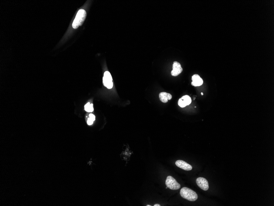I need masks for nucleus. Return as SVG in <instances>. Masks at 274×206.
<instances>
[{
    "label": "nucleus",
    "mask_w": 274,
    "mask_h": 206,
    "mask_svg": "<svg viewBox=\"0 0 274 206\" xmlns=\"http://www.w3.org/2000/svg\"><path fill=\"white\" fill-rule=\"evenodd\" d=\"M180 193L182 198L190 201H195L198 199V195L192 189L186 187L182 188L180 191Z\"/></svg>",
    "instance_id": "nucleus-1"
},
{
    "label": "nucleus",
    "mask_w": 274,
    "mask_h": 206,
    "mask_svg": "<svg viewBox=\"0 0 274 206\" xmlns=\"http://www.w3.org/2000/svg\"><path fill=\"white\" fill-rule=\"evenodd\" d=\"M86 12L84 10H79L77 15L72 24L73 28L76 29L79 27L81 26L84 21H85L86 17Z\"/></svg>",
    "instance_id": "nucleus-2"
},
{
    "label": "nucleus",
    "mask_w": 274,
    "mask_h": 206,
    "mask_svg": "<svg viewBox=\"0 0 274 206\" xmlns=\"http://www.w3.org/2000/svg\"><path fill=\"white\" fill-rule=\"evenodd\" d=\"M166 184L167 188L173 190H177L180 188L181 185L177 182L176 179L171 176L167 177L166 181Z\"/></svg>",
    "instance_id": "nucleus-3"
},
{
    "label": "nucleus",
    "mask_w": 274,
    "mask_h": 206,
    "mask_svg": "<svg viewBox=\"0 0 274 206\" xmlns=\"http://www.w3.org/2000/svg\"><path fill=\"white\" fill-rule=\"evenodd\" d=\"M104 85L108 89L112 88L113 83L112 77L109 72L106 71L104 74L103 78Z\"/></svg>",
    "instance_id": "nucleus-4"
},
{
    "label": "nucleus",
    "mask_w": 274,
    "mask_h": 206,
    "mask_svg": "<svg viewBox=\"0 0 274 206\" xmlns=\"http://www.w3.org/2000/svg\"><path fill=\"white\" fill-rule=\"evenodd\" d=\"M196 183L198 187L203 190L207 191L209 189V183L205 178L199 177L196 179Z\"/></svg>",
    "instance_id": "nucleus-5"
},
{
    "label": "nucleus",
    "mask_w": 274,
    "mask_h": 206,
    "mask_svg": "<svg viewBox=\"0 0 274 206\" xmlns=\"http://www.w3.org/2000/svg\"><path fill=\"white\" fill-rule=\"evenodd\" d=\"M191 102L192 100L190 97L188 95H185L179 99L178 105L181 107H185L187 105H190Z\"/></svg>",
    "instance_id": "nucleus-6"
},
{
    "label": "nucleus",
    "mask_w": 274,
    "mask_h": 206,
    "mask_svg": "<svg viewBox=\"0 0 274 206\" xmlns=\"http://www.w3.org/2000/svg\"><path fill=\"white\" fill-rule=\"evenodd\" d=\"M172 68H173V69L171 71V74L173 76H177L183 71V69H182L180 64L178 62H174L173 67Z\"/></svg>",
    "instance_id": "nucleus-7"
},
{
    "label": "nucleus",
    "mask_w": 274,
    "mask_h": 206,
    "mask_svg": "<svg viewBox=\"0 0 274 206\" xmlns=\"http://www.w3.org/2000/svg\"><path fill=\"white\" fill-rule=\"evenodd\" d=\"M175 164L177 167L186 171L191 170L193 167L191 165L182 160H178L176 161Z\"/></svg>",
    "instance_id": "nucleus-8"
},
{
    "label": "nucleus",
    "mask_w": 274,
    "mask_h": 206,
    "mask_svg": "<svg viewBox=\"0 0 274 206\" xmlns=\"http://www.w3.org/2000/svg\"><path fill=\"white\" fill-rule=\"evenodd\" d=\"M192 85L194 86H199L202 85L203 79L198 74H195L192 77Z\"/></svg>",
    "instance_id": "nucleus-9"
},
{
    "label": "nucleus",
    "mask_w": 274,
    "mask_h": 206,
    "mask_svg": "<svg viewBox=\"0 0 274 206\" xmlns=\"http://www.w3.org/2000/svg\"><path fill=\"white\" fill-rule=\"evenodd\" d=\"M159 98L161 101L163 103H166L167 102L168 100H170L172 99V95L169 93L162 92L160 93Z\"/></svg>",
    "instance_id": "nucleus-10"
},
{
    "label": "nucleus",
    "mask_w": 274,
    "mask_h": 206,
    "mask_svg": "<svg viewBox=\"0 0 274 206\" xmlns=\"http://www.w3.org/2000/svg\"><path fill=\"white\" fill-rule=\"evenodd\" d=\"M93 105L92 104H90V103H88L85 105V111L88 112H92L93 111Z\"/></svg>",
    "instance_id": "nucleus-11"
},
{
    "label": "nucleus",
    "mask_w": 274,
    "mask_h": 206,
    "mask_svg": "<svg viewBox=\"0 0 274 206\" xmlns=\"http://www.w3.org/2000/svg\"><path fill=\"white\" fill-rule=\"evenodd\" d=\"M87 123L89 125H92L93 123V121L90 118H89L88 119Z\"/></svg>",
    "instance_id": "nucleus-12"
},
{
    "label": "nucleus",
    "mask_w": 274,
    "mask_h": 206,
    "mask_svg": "<svg viewBox=\"0 0 274 206\" xmlns=\"http://www.w3.org/2000/svg\"><path fill=\"white\" fill-rule=\"evenodd\" d=\"M89 117H90V118L93 121H95V115H93V114H90V115H89Z\"/></svg>",
    "instance_id": "nucleus-13"
},
{
    "label": "nucleus",
    "mask_w": 274,
    "mask_h": 206,
    "mask_svg": "<svg viewBox=\"0 0 274 206\" xmlns=\"http://www.w3.org/2000/svg\"><path fill=\"white\" fill-rule=\"evenodd\" d=\"M154 206H161V205H160V204H155Z\"/></svg>",
    "instance_id": "nucleus-14"
},
{
    "label": "nucleus",
    "mask_w": 274,
    "mask_h": 206,
    "mask_svg": "<svg viewBox=\"0 0 274 206\" xmlns=\"http://www.w3.org/2000/svg\"><path fill=\"white\" fill-rule=\"evenodd\" d=\"M201 94H202V95H203V93H202Z\"/></svg>",
    "instance_id": "nucleus-15"
}]
</instances>
